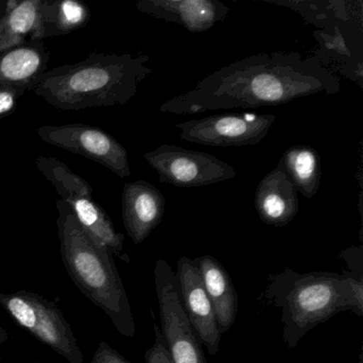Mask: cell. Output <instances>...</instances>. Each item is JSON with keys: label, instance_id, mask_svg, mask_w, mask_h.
Wrapping results in <instances>:
<instances>
[{"label": "cell", "instance_id": "6da1fadb", "mask_svg": "<svg viewBox=\"0 0 363 363\" xmlns=\"http://www.w3.org/2000/svg\"><path fill=\"white\" fill-rule=\"evenodd\" d=\"M340 92V78L314 57L276 52L247 57L218 69L192 90L165 101L160 111L194 116L220 110L257 109L320 93Z\"/></svg>", "mask_w": 363, "mask_h": 363}, {"label": "cell", "instance_id": "7a4b0ae2", "mask_svg": "<svg viewBox=\"0 0 363 363\" xmlns=\"http://www.w3.org/2000/svg\"><path fill=\"white\" fill-rule=\"evenodd\" d=\"M150 57L96 54L75 65L46 72L33 90L61 111L125 105L152 74Z\"/></svg>", "mask_w": 363, "mask_h": 363}, {"label": "cell", "instance_id": "3957f363", "mask_svg": "<svg viewBox=\"0 0 363 363\" xmlns=\"http://www.w3.org/2000/svg\"><path fill=\"white\" fill-rule=\"evenodd\" d=\"M264 297L281 309L282 337L293 348L339 312L363 315L362 277L345 272L301 274L286 269L267 277Z\"/></svg>", "mask_w": 363, "mask_h": 363}, {"label": "cell", "instance_id": "277c9868", "mask_svg": "<svg viewBox=\"0 0 363 363\" xmlns=\"http://www.w3.org/2000/svg\"><path fill=\"white\" fill-rule=\"evenodd\" d=\"M61 257L80 292L101 308L123 337L135 335L128 295L108 248L95 241L78 222L71 206L57 201Z\"/></svg>", "mask_w": 363, "mask_h": 363}, {"label": "cell", "instance_id": "5b68a950", "mask_svg": "<svg viewBox=\"0 0 363 363\" xmlns=\"http://www.w3.org/2000/svg\"><path fill=\"white\" fill-rule=\"evenodd\" d=\"M0 306L16 324L67 359L69 363L84 362V354L73 329L54 301L38 293L18 291L1 293Z\"/></svg>", "mask_w": 363, "mask_h": 363}, {"label": "cell", "instance_id": "8992f818", "mask_svg": "<svg viewBox=\"0 0 363 363\" xmlns=\"http://www.w3.org/2000/svg\"><path fill=\"white\" fill-rule=\"evenodd\" d=\"M154 273L160 330L171 363H207L203 344L182 307L175 272L167 260L158 259Z\"/></svg>", "mask_w": 363, "mask_h": 363}, {"label": "cell", "instance_id": "52a82bcc", "mask_svg": "<svg viewBox=\"0 0 363 363\" xmlns=\"http://www.w3.org/2000/svg\"><path fill=\"white\" fill-rule=\"evenodd\" d=\"M144 159L157 172L162 184L180 188H199L233 179L237 172L213 155L163 144Z\"/></svg>", "mask_w": 363, "mask_h": 363}, {"label": "cell", "instance_id": "ba28073f", "mask_svg": "<svg viewBox=\"0 0 363 363\" xmlns=\"http://www.w3.org/2000/svg\"><path fill=\"white\" fill-rule=\"evenodd\" d=\"M273 114L225 113L176 125L180 139L206 146L256 145L275 122Z\"/></svg>", "mask_w": 363, "mask_h": 363}, {"label": "cell", "instance_id": "9c48e42d", "mask_svg": "<svg viewBox=\"0 0 363 363\" xmlns=\"http://www.w3.org/2000/svg\"><path fill=\"white\" fill-rule=\"evenodd\" d=\"M38 135L50 145L86 157L121 178L131 175L126 148L109 133L84 124L42 126Z\"/></svg>", "mask_w": 363, "mask_h": 363}, {"label": "cell", "instance_id": "30bf717a", "mask_svg": "<svg viewBox=\"0 0 363 363\" xmlns=\"http://www.w3.org/2000/svg\"><path fill=\"white\" fill-rule=\"evenodd\" d=\"M175 275L186 316L201 344L214 356L220 350L222 333L199 269L194 261L188 257H182L178 259Z\"/></svg>", "mask_w": 363, "mask_h": 363}, {"label": "cell", "instance_id": "8fae6325", "mask_svg": "<svg viewBox=\"0 0 363 363\" xmlns=\"http://www.w3.org/2000/svg\"><path fill=\"white\" fill-rule=\"evenodd\" d=\"M141 13L174 23L192 33H205L227 18L229 8L218 0H140Z\"/></svg>", "mask_w": 363, "mask_h": 363}, {"label": "cell", "instance_id": "7c38bea8", "mask_svg": "<svg viewBox=\"0 0 363 363\" xmlns=\"http://www.w3.org/2000/svg\"><path fill=\"white\" fill-rule=\"evenodd\" d=\"M122 210L127 235L133 243L141 244L162 220L165 199L145 180L128 182L123 189Z\"/></svg>", "mask_w": 363, "mask_h": 363}, {"label": "cell", "instance_id": "4fadbf2b", "mask_svg": "<svg viewBox=\"0 0 363 363\" xmlns=\"http://www.w3.org/2000/svg\"><path fill=\"white\" fill-rule=\"evenodd\" d=\"M297 191L284 169L277 165L257 186L255 207L259 218L267 225L284 227L298 213Z\"/></svg>", "mask_w": 363, "mask_h": 363}, {"label": "cell", "instance_id": "5bb4252c", "mask_svg": "<svg viewBox=\"0 0 363 363\" xmlns=\"http://www.w3.org/2000/svg\"><path fill=\"white\" fill-rule=\"evenodd\" d=\"M50 52L40 41H30L0 52V86L20 92L33 90L46 73Z\"/></svg>", "mask_w": 363, "mask_h": 363}, {"label": "cell", "instance_id": "9a60e30c", "mask_svg": "<svg viewBox=\"0 0 363 363\" xmlns=\"http://www.w3.org/2000/svg\"><path fill=\"white\" fill-rule=\"evenodd\" d=\"M272 5L290 8L303 20L320 29H362V3L345 0H264Z\"/></svg>", "mask_w": 363, "mask_h": 363}, {"label": "cell", "instance_id": "2e32d148", "mask_svg": "<svg viewBox=\"0 0 363 363\" xmlns=\"http://www.w3.org/2000/svg\"><path fill=\"white\" fill-rule=\"evenodd\" d=\"M193 261L201 274L223 335L231 328L237 318L239 310L237 290L227 269L214 257L207 255Z\"/></svg>", "mask_w": 363, "mask_h": 363}, {"label": "cell", "instance_id": "e0dca14e", "mask_svg": "<svg viewBox=\"0 0 363 363\" xmlns=\"http://www.w3.org/2000/svg\"><path fill=\"white\" fill-rule=\"evenodd\" d=\"M350 29L357 28L333 27L316 30L313 37L318 42L320 50L314 52V58L324 67L330 63V67H335V71L362 86V58H359L357 55L362 56L350 48V45H354V42L348 43V40L352 39L354 35H346V30Z\"/></svg>", "mask_w": 363, "mask_h": 363}, {"label": "cell", "instance_id": "ac0fdd59", "mask_svg": "<svg viewBox=\"0 0 363 363\" xmlns=\"http://www.w3.org/2000/svg\"><path fill=\"white\" fill-rule=\"evenodd\" d=\"M42 0L10 1L0 20V52L42 39Z\"/></svg>", "mask_w": 363, "mask_h": 363}, {"label": "cell", "instance_id": "d6986e66", "mask_svg": "<svg viewBox=\"0 0 363 363\" xmlns=\"http://www.w3.org/2000/svg\"><path fill=\"white\" fill-rule=\"evenodd\" d=\"M297 192L306 199L315 196L320 186V164L318 152L306 145L288 148L278 163Z\"/></svg>", "mask_w": 363, "mask_h": 363}, {"label": "cell", "instance_id": "ffe728a7", "mask_svg": "<svg viewBox=\"0 0 363 363\" xmlns=\"http://www.w3.org/2000/svg\"><path fill=\"white\" fill-rule=\"evenodd\" d=\"M69 206L73 209L78 222L95 241L108 248L112 255H122L124 235L116 230L113 222L101 206L93 199H78Z\"/></svg>", "mask_w": 363, "mask_h": 363}, {"label": "cell", "instance_id": "44dd1931", "mask_svg": "<svg viewBox=\"0 0 363 363\" xmlns=\"http://www.w3.org/2000/svg\"><path fill=\"white\" fill-rule=\"evenodd\" d=\"M90 18L88 7L75 0L43 1L42 39L52 35H69L86 26Z\"/></svg>", "mask_w": 363, "mask_h": 363}, {"label": "cell", "instance_id": "7402d4cb", "mask_svg": "<svg viewBox=\"0 0 363 363\" xmlns=\"http://www.w3.org/2000/svg\"><path fill=\"white\" fill-rule=\"evenodd\" d=\"M35 164L40 173L55 186L60 201L69 205L78 199H92V186L62 161L39 156L35 159Z\"/></svg>", "mask_w": 363, "mask_h": 363}, {"label": "cell", "instance_id": "603a6c76", "mask_svg": "<svg viewBox=\"0 0 363 363\" xmlns=\"http://www.w3.org/2000/svg\"><path fill=\"white\" fill-rule=\"evenodd\" d=\"M145 361L146 363H171L162 333L157 324H155V342L145 352Z\"/></svg>", "mask_w": 363, "mask_h": 363}, {"label": "cell", "instance_id": "cb8c5ba5", "mask_svg": "<svg viewBox=\"0 0 363 363\" xmlns=\"http://www.w3.org/2000/svg\"><path fill=\"white\" fill-rule=\"evenodd\" d=\"M91 363H131L107 342H101Z\"/></svg>", "mask_w": 363, "mask_h": 363}, {"label": "cell", "instance_id": "d4e9b609", "mask_svg": "<svg viewBox=\"0 0 363 363\" xmlns=\"http://www.w3.org/2000/svg\"><path fill=\"white\" fill-rule=\"evenodd\" d=\"M24 93L16 89L0 86V118L9 116L16 109L18 99Z\"/></svg>", "mask_w": 363, "mask_h": 363}, {"label": "cell", "instance_id": "484cf974", "mask_svg": "<svg viewBox=\"0 0 363 363\" xmlns=\"http://www.w3.org/2000/svg\"><path fill=\"white\" fill-rule=\"evenodd\" d=\"M361 256H362V247L361 246L348 248V250H343L341 255H340V257L343 258L344 261L347 263L348 267L350 269V273L354 274V275L359 276V277H362V269L357 267L354 260Z\"/></svg>", "mask_w": 363, "mask_h": 363}, {"label": "cell", "instance_id": "4316f807", "mask_svg": "<svg viewBox=\"0 0 363 363\" xmlns=\"http://www.w3.org/2000/svg\"><path fill=\"white\" fill-rule=\"evenodd\" d=\"M9 340L8 331L4 327L0 326V345Z\"/></svg>", "mask_w": 363, "mask_h": 363}, {"label": "cell", "instance_id": "83f0119b", "mask_svg": "<svg viewBox=\"0 0 363 363\" xmlns=\"http://www.w3.org/2000/svg\"><path fill=\"white\" fill-rule=\"evenodd\" d=\"M359 363H362V361H361V359H360V361H359Z\"/></svg>", "mask_w": 363, "mask_h": 363}, {"label": "cell", "instance_id": "f1b7e54d", "mask_svg": "<svg viewBox=\"0 0 363 363\" xmlns=\"http://www.w3.org/2000/svg\"><path fill=\"white\" fill-rule=\"evenodd\" d=\"M33 363H41V362H33Z\"/></svg>", "mask_w": 363, "mask_h": 363}]
</instances>
